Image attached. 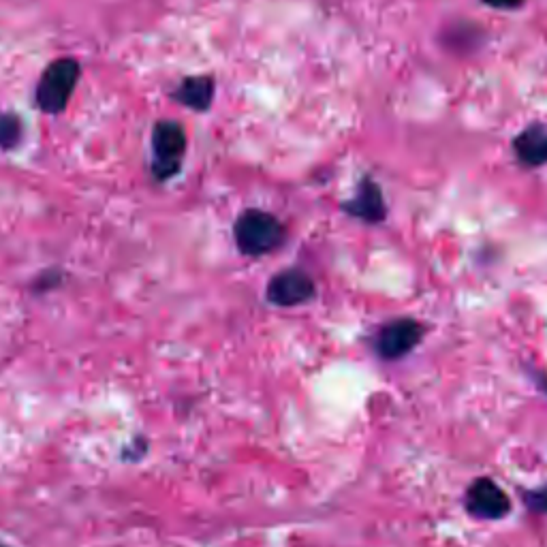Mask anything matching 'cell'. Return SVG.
Instances as JSON below:
<instances>
[{
  "label": "cell",
  "mask_w": 547,
  "mask_h": 547,
  "mask_svg": "<svg viewBox=\"0 0 547 547\" xmlns=\"http://www.w3.org/2000/svg\"><path fill=\"white\" fill-rule=\"evenodd\" d=\"M285 240V227L276 216L263 210H246L236 223V242L244 255L272 253Z\"/></svg>",
  "instance_id": "6da1fadb"
},
{
  "label": "cell",
  "mask_w": 547,
  "mask_h": 547,
  "mask_svg": "<svg viewBox=\"0 0 547 547\" xmlns=\"http://www.w3.org/2000/svg\"><path fill=\"white\" fill-rule=\"evenodd\" d=\"M20 120L11 116V114H5L0 116V148H13L15 144H18L20 139Z\"/></svg>",
  "instance_id": "30bf717a"
},
{
  "label": "cell",
  "mask_w": 547,
  "mask_h": 547,
  "mask_svg": "<svg viewBox=\"0 0 547 547\" xmlns=\"http://www.w3.org/2000/svg\"><path fill=\"white\" fill-rule=\"evenodd\" d=\"M528 374H530V379L535 381V385L541 389V392L547 396V374L543 370H537V368H526Z\"/></svg>",
  "instance_id": "7c38bea8"
},
{
  "label": "cell",
  "mask_w": 547,
  "mask_h": 547,
  "mask_svg": "<svg viewBox=\"0 0 547 547\" xmlns=\"http://www.w3.org/2000/svg\"><path fill=\"white\" fill-rule=\"evenodd\" d=\"M424 338V325L415 319H396L383 325L374 338V351L387 362H396L409 355Z\"/></svg>",
  "instance_id": "5b68a950"
},
{
  "label": "cell",
  "mask_w": 547,
  "mask_h": 547,
  "mask_svg": "<svg viewBox=\"0 0 547 547\" xmlns=\"http://www.w3.org/2000/svg\"><path fill=\"white\" fill-rule=\"evenodd\" d=\"M154 150V174L159 178L174 176L180 169V161L186 150V135L178 122H159L152 133Z\"/></svg>",
  "instance_id": "3957f363"
},
{
  "label": "cell",
  "mask_w": 547,
  "mask_h": 547,
  "mask_svg": "<svg viewBox=\"0 0 547 547\" xmlns=\"http://www.w3.org/2000/svg\"><path fill=\"white\" fill-rule=\"evenodd\" d=\"M345 210L355 218H362V221L366 223L383 221L387 208H385L379 184L366 178L362 184H359L355 197L349 203H345Z\"/></svg>",
  "instance_id": "52a82bcc"
},
{
  "label": "cell",
  "mask_w": 547,
  "mask_h": 547,
  "mask_svg": "<svg viewBox=\"0 0 547 547\" xmlns=\"http://www.w3.org/2000/svg\"><path fill=\"white\" fill-rule=\"evenodd\" d=\"M513 150L518 159L528 167L547 165V127L545 124H533L522 131L513 142Z\"/></svg>",
  "instance_id": "ba28073f"
},
{
  "label": "cell",
  "mask_w": 547,
  "mask_h": 547,
  "mask_svg": "<svg viewBox=\"0 0 547 547\" xmlns=\"http://www.w3.org/2000/svg\"><path fill=\"white\" fill-rule=\"evenodd\" d=\"M524 503L533 513H547V486L526 490L524 492Z\"/></svg>",
  "instance_id": "8fae6325"
},
{
  "label": "cell",
  "mask_w": 547,
  "mask_h": 547,
  "mask_svg": "<svg viewBox=\"0 0 547 547\" xmlns=\"http://www.w3.org/2000/svg\"><path fill=\"white\" fill-rule=\"evenodd\" d=\"M315 280L302 270H285L276 274L268 285V300L276 306L291 308L315 298Z\"/></svg>",
  "instance_id": "8992f818"
},
{
  "label": "cell",
  "mask_w": 547,
  "mask_h": 547,
  "mask_svg": "<svg viewBox=\"0 0 547 547\" xmlns=\"http://www.w3.org/2000/svg\"><path fill=\"white\" fill-rule=\"evenodd\" d=\"M0 547H3V545H0Z\"/></svg>",
  "instance_id": "5bb4252c"
},
{
  "label": "cell",
  "mask_w": 547,
  "mask_h": 547,
  "mask_svg": "<svg viewBox=\"0 0 547 547\" xmlns=\"http://www.w3.org/2000/svg\"><path fill=\"white\" fill-rule=\"evenodd\" d=\"M486 3H490L492 7H498V9H513V7H520L524 0H486Z\"/></svg>",
  "instance_id": "4fadbf2b"
},
{
  "label": "cell",
  "mask_w": 547,
  "mask_h": 547,
  "mask_svg": "<svg viewBox=\"0 0 547 547\" xmlns=\"http://www.w3.org/2000/svg\"><path fill=\"white\" fill-rule=\"evenodd\" d=\"M80 80V65L73 58H60L45 69L37 86V103L45 114H60L67 107Z\"/></svg>",
  "instance_id": "7a4b0ae2"
},
{
  "label": "cell",
  "mask_w": 547,
  "mask_h": 547,
  "mask_svg": "<svg viewBox=\"0 0 547 547\" xmlns=\"http://www.w3.org/2000/svg\"><path fill=\"white\" fill-rule=\"evenodd\" d=\"M464 507L477 520H503L511 511V498L490 477H479L466 490Z\"/></svg>",
  "instance_id": "277c9868"
},
{
  "label": "cell",
  "mask_w": 547,
  "mask_h": 547,
  "mask_svg": "<svg viewBox=\"0 0 547 547\" xmlns=\"http://www.w3.org/2000/svg\"><path fill=\"white\" fill-rule=\"evenodd\" d=\"M176 99L186 107L197 109V112H206L214 99V82L208 75H197L184 80L176 92Z\"/></svg>",
  "instance_id": "9c48e42d"
}]
</instances>
